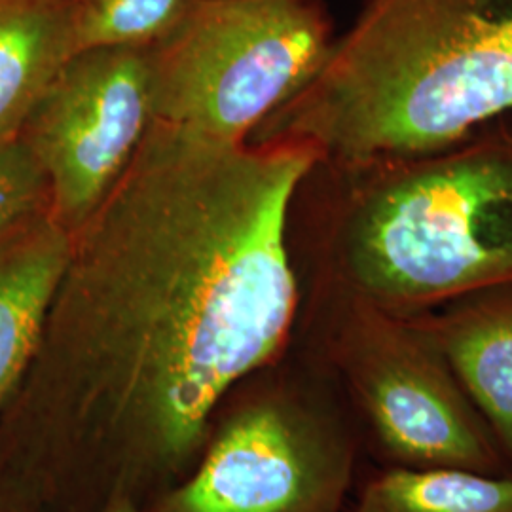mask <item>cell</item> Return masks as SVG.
<instances>
[{
    "mask_svg": "<svg viewBox=\"0 0 512 512\" xmlns=\"http://www.w3.org/2000/svg\"><path fill=\"white\" fill-rule=\"evenodd\" d=\"M291 141L222 143L152 120L71 234L37 353L0 414V482L31 512L141 509L196 465L239 384L293 344Z\"/></svg>",
    "mask_w": 512,
    "mask_h": 512,
    "instance_id": "1",
    "label": "cell"
},
{
    "mask_svg": "<svg viewBox=\"0 0 512 512\" xmlns=\"http://www.w3.org/2000/svg\"><path fill=\"white\" fill-rule=\"evenodd\" d=\"M300 287L412 317L512 279V116L444 147L317 158L294 192Z\"/></svg>",
    "mask_w": 512,
    "mask_h": 512,
    "instance_id": "2",
    "label": "cell"
},
{
    "mask_svg": "<svg viewBox=\"0 0 512 512\" xmlns=\"http://www.w3.org/2000/svg\"><path fill=\"white\" fill-rule=\"evenodd\" d=\"M512 116V0H365L308 84L249 141L321 160L425 152Z\"/></svg>",
    "mask_w": 512,
    "mask_h": 512,
    "instance_id": "3",
    "label": "cell"
},
{
    "mask_svg": "<svg viewBox=\"0 0 512 512\" xmlns=\"http://www.w3.org/2000/svg\"><path fill=\"white\" fill-rule=\"evenodd\" d=\"M293 342L334 385L385 465L512 475L439 349L408 317L300 287Z\"/></svg>",
    "mask_w": 512,
    "mask_h": 512,
    "instance_id": "4",
    "label": "cell"
},
{
    "mask_svg": "<svg viewBox=\"0 0 512 512\" xmlns=\"http://www.w3.org/2000/svg\"><path fill=\"white\" fill-rule=\"evenodd\" d=\"M196 465L141 512H342L361 437L329 378L291 344L239 384Z\"/></svg>",
    "mask_w": 512,
    "mask_h": 512,
    "instance_id": "5",
    "label": "cell"
},
{
    "mask_svg": "<svg viewBox=\"0 0 512 512\" xmlns=\"http://www.w3.org/2000/svg\"><path fill=\"white\" fill-rule=\"evenodd\" d=\"M334 42L321 0H198L147 48L152 120L247 143L317 74Z\"/></svg>",
    "mask_w": 512,
    "mask_h": 512,
    "instance_id": "6",
    "label": "cell"
},
{
    "mask_svg": "<svg viewBox=\"0 0 512 512\" xmlns=\"http://www.w3.org/2000/svg\"><path fill=\"white\" fill-rule=\"evenodd\" d=\"M152 124L147 48L82 50L61 67L21 137L50 186V211L69 232L122 177Z\"/></svg>",
    "mask_w": 512,
    "mask_h": 512,
    "instance_id": "7",
    "label": "cell"
},
{
    "mask_svg": "<svg viewBox=\"0 0 512 512\" xmlns=\"http://www.w3.org/2000/svg\"><path fill=\"white\" fill-rule=\"evenodd\" d=\"M408 319L439 349L512 471V279Z\"/></svg>",
    "mask_w": 512,
    "mask_h": 512,
    "instance_id": "8",
    "label": "cell"
},
{
    "mask_svg": "<svg viewBox=\"0 0 512 512\" xmlns=\"http://www.w3.org/2000/svg\"><path fill=\"white\" fill-rule=\"evenodd\" d=\"M71 253V234L42 211L0 238V414L27 374Z\"/></svg>",
    "mask_w": 512,
    "mask_h": 512,
    "instance_id": "9",
    "label": "cell"
},
{
    "mask_svg": "<svg viewBox=\"0 0 512 512\" xmlns=\"http://www.w3.org/2000/svg\"><path fill=\"white\" fill-rule=\"evenodd\" d=\"M74 54L73 0H0V143Z\"/></svg>",
    "mask_w": 512,
    "mask_h": 512,
    "instance_id": "10",
    "label": "cell"
},
{
    "mask_svg": "<svg viewBox=\"0 0 512 512\" xmlns=\"http://www.w3.org/2000/svg\"><path fill=\"white\" fill-rule=\"evenodd\" d=\"M351 512H512V475L385 465Z\"/></svg>",
    "mask_w": 512,
    "mask_h": 512,
    "instance_id": "11",
    "label": "cell"
},
{
    "mask_svg": "<svg viewBox=\"0 0 512 512\" xmlns=\"http://www.w3.org/2000/svg\"><path fill=\"white\" fill-rule=\"evenodd\" d=\"M198 0H73L76 52L150 48L171 33Z\"/></svg>",
    "mask_w": 512,
    "mask_h": 512,
    "instance_id": "12",
    "label": "cell"
},
{
    "mask_svg": "<svg viewBox=\"0 0 512 512\" xmlns=\"http://www.w3.org/2000/svg\"><path fill=\"white\" fill-rule=\"evenodd\" d=\"M42 211H50L48 179L18 133L0 143V238Z\"/></svg>",
    "mask_w": 512,
    "mask_h": 512,
    "instance_id": "13",
    "label": "cell"
},
{
    "mask_svg": "<svg viewBox=\"0 0 512 512\" xmlns=\"http://www.w3.org/2000/svg\"><path fill=\"white\" fill-rule=\"evenodd\" d=\"M99 512H141V505L128 495H118L110 499L109 503Z\"/></svg>",
    "mask_w": 512,
    "mask_h": 512,
    "instance_id": "14",
    "label": "cell"
},
{
    "mask_svg": "<svg viewBox=\"0 0 512 512\" xmlns=\"http://www.w3.org/2000/svg\"><path fill=\"white\" fill-rule=\"evenodd\" d=\"M0 512H29L10 490L0 486Z\"/></svg>",
    "mask_w": 512,
    "mask_h": 512,
    "instance_id": "15",
    "label": "cell"
}]
</instances>
